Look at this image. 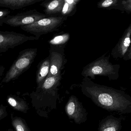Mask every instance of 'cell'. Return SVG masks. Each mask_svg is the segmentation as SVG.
<instances>
[{
	"label": "cell",
	"instance_id": "obj_16",
	"mask_svg": "<svg viewBox=\"0 0 131 131\" xmlns=\"http://www.w3.org/2000/svg\"><path fill=\"white\" fill-rule=\"evenodd\" d=\"M119 0H105L98 3L97 7L99 8H108V9H115L119 3Z\"/></svg>",
	"mask_w": 131,
	"mask_h": 131
},
{
	"label": "cell",
	"instance_id": "obj_13",
	"mask_svg": "<svg viewBox=\"0 0 131 131\" xmlns=\"http://www.w3.org/2000/svg\"><path fill=\"white\" fill-rule=\"evenodd\" d=\"M62 78V74L56 76L47 77L40 89L43 90H48L58 85Z\"/></svg>",
	"mask_w": 131,
	"mask_h": 131
},
{
	"label": "cell",
	"instance_id": "obj_6",
	"mask_svg": "<svg viewBox=\"0 0 131 131\" xmlns=\"http://www.w3.org/2000/svg\"><path fill=\"white\" fill-rule=\"evenodd\" d=\"M65 45L50 46L49 50L50 59V69L47 77L56 76L61 74L67 60L65 53Z\"/></svg>",
	"mask_w": 131,
	"mask_h": 131
},
{
	"label": "cell",
	"instance_id": "obj_1",
	"mask_svg": "<svg viewBox=\"0 0 131 131\" xmlns=\"http://www.w3.org/2000/svg\"><path fill=\"white\" fill-rule=\"evenodd\" d=\"M106 53L84 67L82 74L84 77L95 79V76H103L110 80L118 78L120 65L113 64L109 60L110 56H106Z\"/></svg>",
	"mask_w": 131,
	"mask_h": 131
},
{
	"label": "cell",
	"instance_id": "obj_22",
	"mask_svg": "<svg viewBox=\"0 0 131 131\" xmlns=\"http://www.w3.org/2000/svg\"><path fill=\"white\" fill-rule=\"evenodd\" d=\"M5 69V68L4 67L0 66V80H1V77L3 75Z\"/></svg>",
	"mask_w": 131,
	"mask_h": 131
},
{
	"label": "cell",
	"instance_id": "obj_14",
	"mask_svg": "<svg viewBox=\"0 0 131 131\" xmlns=\"http://www.w3.org/2000/svg\"><path fill=\"white\" fill-rule=\"evenodd\" d=\"M12 124L16 131H30L26 121L23 119L11 115Z\"/></svg>",
	"mask_w": 131,
	"mask_h": 131
},
{
	"label": "cell",
	"instance_id": "obj_5",
	"mask_svg": "<svg viewBox=\"0 0 131 131\" xmlns=\"http://www.w3.org/2000/svg\"><path fill=\"white\" fill-rule=\"evenodd\" d=\"M47 17L46 14L41 13L37 10L34 9L16 15H9L5 19L4 24L14 27H21L32 24Z\"/></svg>",
	"mask_w": 131,
	"mask_h": 131
},
{
	"label": "cell",
	"instance_id": "obj_7",
	"mask_svg": "<svg viewBox=\"0 0 131 131\" xmlns=\"http://www.w3.org/2000/svg\"><path fill=\"white\" fill-rule=\"evenodd\" d=\"M131 24L123 33L115 46L112 50L111 54L115 59H123L127 61L131 59V47L130 46Z\"/></svg>",
	"mask_w": 131,
	"mask_h": 131
},
{
	"label": "cell",
	"instance_id": "obj_17",
	"mask_svg": "<svg viewBox=\"0 0 131 131\" xmlns=\"http://www.w3.org/2000/svg\"><path fill=\"white\" fill-rule=\"evenodd\" d=\"M10 11L8 9H0V26L4 24L5 19L10 15Z\"/></svg>",
	"mask_w": 131,
	"mask_h": 131
},
{
	"label": "cell",
	"instance_id": "obj_4",
	"mask_svg": "<svg viewBox=\"0 0 131 131\" xmlns=\"http://www.w3.org/2000/svg\"><path fill=\"white\" fill-rule=\"evenodd\" d=\"M38 40L34 36H27L14 32L0 30V53L23 44L29 41Z\"/></svg>",
	"mask_w": 131,
	"mask_h": 131
},
{
	"label": "cell",
	"instance_id": "obj_8",
	"mask_svg": "<svg viewBox=\"0 0 131 131\" xmlns=\"http://www.w3.org/2000/svg\"><path fill=\"white\" fill-rule=\"evenodd\" d=\"M43 1V0H0V7H6L12 10H15Z\"/></svg>",
	"mask_w": 131,
	"mask_h": 131
},
{
	"label": "cell",
	"instance_id": "obj_10",
	"mask_svg": "<svg viewBox=\"0 0 131 131\" xmlns=\"http://www.w3.org/2000/svg\"><path fill=\"white\" fill-rule=\"evenodd\" d=\"M64 0L43 1L40 6L44 7L43 10L47 16L61 13L64 4Z\"/></svg>",
	"mask_w": 131,
	"mask_h": 131
},
{
	"label": "cell",
	"instance_id": "obj_15",
	"mask_svg": "<svg viewBox=\"0 0 131 131\" xmlns=\"http://www.w3.org/2000/svg\"><path fill=\"white\" fill-rule=\"evenodd\" d=\"M70 38L69 33L58 34L53 37L48 42L50 46H63L68 42Z\"/></svg>",
	"mask_w": 131,
	"mask_h": 131
},
{
	"label": "cell",
	"instance_id": "obj_23",
	"mask_svg": "<svg viewBox=\"0 0 131 131\" xmlns=\"http://www.w3.org/2000/svg\"><path fill=\"white\" fill-rule=\"evenodd\" d=\"M7 131H14L13 130V129H8V130H7Z\"/></svg>",
	"mask_w": 131,
	"mask_h": 131
},
{
	"label": "cell",
	"instance_id": "obj_11",
	"mask_svg": "<svg viewBox=\"0 0 131 131\" xmlns=\"http://www.w3.org/2000/svg\"><path fill=\"white\" fill-rule=\"evenodd\" d=\"M7 101L9 105L15 110L26 113L29 107L26 102L19 97L14 96H9Z\"/></svg>",
	"mask_w": 131,
	"mask_h": 131
},
{
	"label": "cell",
	"instance_id": "obj_3",
	"mask_svg": "<svg viewBox=\"0 0 131 131\" xmlns=\"http://www.w3.org/2000/svg\"><path fill=\"white\" fill-rule=\"evenodd\" d=\"M67 19V17L61 16L46 17L32 24L21 27L20 28L34 35L38 40L42 35L57 30Z\"/></svg>",
	"mask_w": 131,
	"mask_h": 131
},
{
	"label": "cell",
	"instance_id": "obj_2",
	"mask_svg": "<svg viewBox=\"0 0 131 131\" xmlns=\"http://www.w3.org/2000/svg\"><path fill=\"white\" fill-rule=\"evenodd\" d=\"M37 51V48H29L20 51L6 73L2 82L7 83L15 80L28 70L34 62Z\"/></svg>",
	"mask_w": 131,
	"mask_h": 131
},
{
	"label": "cell",
	"instance_id": "obj_18",
	"mask_svg": "<svg viewBox=\"0 0 131 131\" xmlns=\"http://www.w3.org/2000/svg\"><path fill=\"white\" fill-rule=\"evenodd\" d=\"M122 6L123 11H125L127 13L129 14L131 13V1H122Z\"/></svg>",
	"mask_w": 131,
	"mask_h": 131
},
{
	"label": "cell",
	"instance_id": "obj_20",
	"mask_svg": "<svg viewBox=\"0 0 131 131\" xmlns=\"http://www.w3.org/2000/svg\"><path fill=\"white\" fill-rule=\"evenodd\" d=\"M7 115L6 107L4 106H0V120L5 118Z\"/></svg>",
	"mask_w": 131,
	"mask_h": 131
},
{
	"label": "cell",
	"instance_id": "obj_12",
	"mask_svg": "<svg viewBox=\"0 0 131 131\" xmlns=\"http://www.w3.org/2000/svg\"><path fill=\"white\" fill-rule=\"evenodd\" d=\"M80 1V0H64L60 16L68 17L73 16L76 12L77 5Z\"/></svg>",
	"mask_w": 131,
	"mask_h": 131
},
{
	"label": "cell",
	"instance_id": "obj_21",
	"mask_svg": "<svg viewBox=\"0 0 131 131\" xmlns=\"http://www.w3.org/2000/svg\"><path fill=\"white\" fill-rule=\"evenodd\" d=\"M103 131H116V129L115 126L110 125L105 126Z\"/></svg>",
	"mask_w": 131,
	"mask_h": 131
},
{
	"label": "cell",
	"instance_id": "obj_19",
	"mask_svg": "<svg viewBox=\"0 0 131 131\" xmlns=\"http://www.w3.org/2000/svg\"><path fill=\"white\" fill-rule=\"evenodd\" d=\"M76 106L73 102H70L67 105V112L70 115H72L75 111Z\"/></svg>",
	"mask_w": 131,
	"mask_h": 131
},
{
	"label": "cell",
	"instance_id": "obj_9",
	"mask_svg": "<svg viewBox=\"0 0 131 131\" xmlns=\"http://www.w3.org/2000/svg\"><path fill=\"white\" fill-rule=\"evenodd\" d=\"M50 69V59L48 56L40 62L37 66L36 80L37 88L40 89L49 74Z\"/></svg>",
	"mask_w": 131,
	"mask_h": 131
}]
</instances>
